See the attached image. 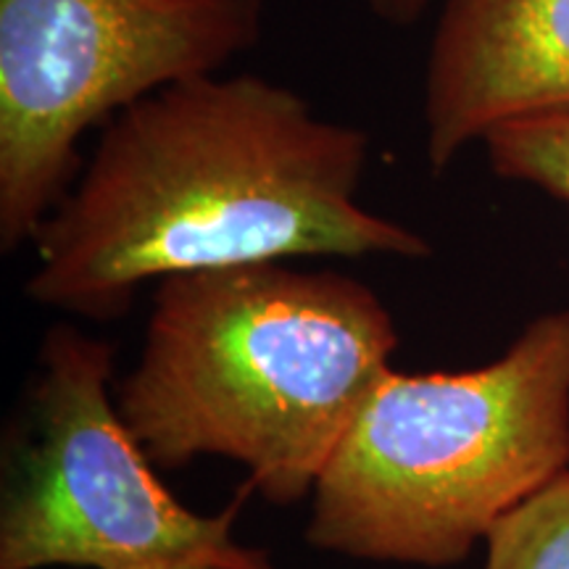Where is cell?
Here are the masks:
<instances>
[{"label": "cell", "mask_w": 569, "mask_h": 569, "mask_svg": "<svg viewBox=\"0 0 569 569\" xmlns=\"http://www.w3.org/2000/svg\"><path fill=\"white\" fill-rule=\"evenodd\" d=\"M372 140L269 77H196L101 127L34 234V303L96 322L142 284L296 259H427L415 227L361 203Z\"/></svg>", "instance_id": "obj_1"}, {"label": "cell", "mask_w": 569, "mask_h": 569, "mask_svg": "<svg viewBox=\"0 0 569 569\" xmlns=\"http://www.w3.org/2000/svg\"><path fill=\"white\" fill-rule=\"evenodd\" d=\"M398 327L369 284L290 261L153 284L117 407L156 469L222 457L272 507L311 498L377 382Z\"/></svg>", "instance_id": "obj_2"}, {"label": "cell", "mask_w": 569, "mask_h": 569, "mask_svg": "<svg viewBox=\"0 0 569 569\" xmlns=\"http://www.w3.org/2000/svg\"><path fill=\"white\" fill-rule=\"evenodd\" d=\"M569 472V309L530 319L465 372L388 369L311 493L306 540L338 557L443 569Z\"/></svg>", "instance_id": "obj_3"}, {"label": "cell", "mask_w": 569, "mask_h": 569, "mask_svg": "<svg viewBox=\"0 0 569 569\" xmlns=\"http://www.w3.org/2000/svg\"><path fill=\"white\" fill-rule=\"evenodd\" d=\"M267 0H0V248L13 253L80 172L84 134L142 98L224 71Z\"/></svg>", "instance_id": "obj_4"}, {"label": "cell", "mask_w": 569, "mask_h": 569, "mask_svg": "<svg viewBox=\"0 0 569 569\" xmlns=\"http://www.w3.org/2000/svg\"><path fill=\"white\" fill-rule=\"evenodd\" d=\"M113 348L46 332L0 498V569H177L246 549L240 498L198 515L163 488L117 407Z\"/></svg>", "instance_id": "obj_5"}, {"label": "cell", "mask_w": 569, "mask_h": 569, "mask_svg": "<svg viewBox=\"0 0 569 569\" xmlns=\"http://www.w3.org/2000/svg\"><path fill=\"white\" fill-rule=\"evenodd\" d=\"M569 111V0H443L425 63L430 172L501 127Z\"/></svg>", "instance_id": "obj_6"}, {"label": "cell", "mask_w": 569, "mask_h": 569, "mask_svg": "<svg viewBox=\"0 0 569 569\" xmlns=\"http://www.w3.org/2000/svg\"><path fill=\"white\" fill-rule=\"evenodd\" d=\"M486 569H569V472L498 519Z\"/></svg>", "instance_id": "obj_7"}, {"label": "cell", "mask_w": 569, "mask_h": 569, "mask_svg": "<svg viewBox=\"0 0 569 569\" xmlns=\"http://www.w3.org/2000/svg\"><path fill=\"white\" fill-rule=\"evenodd\" d=\"M493 174L569 203V111L501 127L482 142Z\"/></svg>", "instance_id": "obj_8"}, {"label": "cell", "mask_w": 569, "mask_h": 569, "mask_svg": "<svg viewBox=\"0 0 569 569\" xmlns=\"http://www.w3.org/2000/svg\"><path fill=\"white\" fill-rule=\"evenodd\" d=\"M367 6L380 21L390 27H409L419 21L430 0H367Z\"/></svg>", "instance_id": "obj_9"}, {"label": "cell", "mask_w": 569, "mask_h": 569, "mask_svg": "<svg viewBox=\"0 0 569 569\" xmlns=\"http://www.w3.org/2000/svg\"><path fill=\"white\" fill-rule=\"evenodd\" d=\"M177 569H274V565L269 561L267 551L246 546V549L240 553H234V557L206 559V561H196V565L177 567Z\"/></svg>", "instance_id": "obj_10"}]
</instances>
